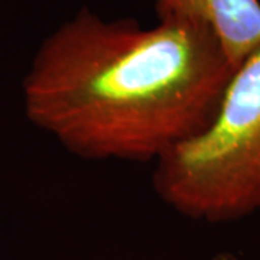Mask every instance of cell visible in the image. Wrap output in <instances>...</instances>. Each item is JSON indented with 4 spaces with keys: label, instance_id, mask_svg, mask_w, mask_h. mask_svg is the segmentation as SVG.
I'll return each instance as SVG.
<instances>
[{
    "label": "cell",
    "instance_id": "cell-1",
    "mask_svg": "<svg viewBox=\"0 0 260 260\" xmlns=\"http://www.w3.org/2000/svg\"><path fill=\"white\" fill-rule=\"evenodd\" d=\"M234 71L205 23L142 28L84 8L42 42L25 109L78 158L156 164L208 129Z\"/></svg>",
    "mask_w": 260,
    "mask_h": 260
},
{
    "label": "cell",
    "instance_id": "cell-2",
    "mask_svg": "<svg viewBox=\"0 0 260 260\" xmlns=\"http://www.w3.org/2000/svg\"><path fill=\"white\" fill-rule=\"evenodd\" d=\"M159 198L195 221L260 213V45L237 65L213 123L155 164Z\"/></svg>",
    "mask_w": 260,
    "mask_h": 260
},
{
    "label": "cell",
    "instance_id": "cell-3",
    "mask_svg": "<svg viewBox=\"0 0 260 260\" xmlns=\"http://www.w3.org/2000/svg\"><path fill=\"white\" fill-rule=\"evenodd\" d=\"M158 20L205 23L236 68L260 45V0H155Z\"/></svg>",
    "mask_w": 260,
    "mask_h": 260
},
{
    "label": "cell",
    "instance_id": "cell-4",
    "mask_svg": "<svg viewBox=\"0 0 260 260\" xmlns=\"http://www.w3.org/2000/svg\"><path fill=\"white\" fill-rule=\"evenodd\" d=\"M215 260H237L234 256L232 254H221V256H217Z\"/></svg>",
    "mask_w": 260,
    "mask_h": 260
}]
</instances>
